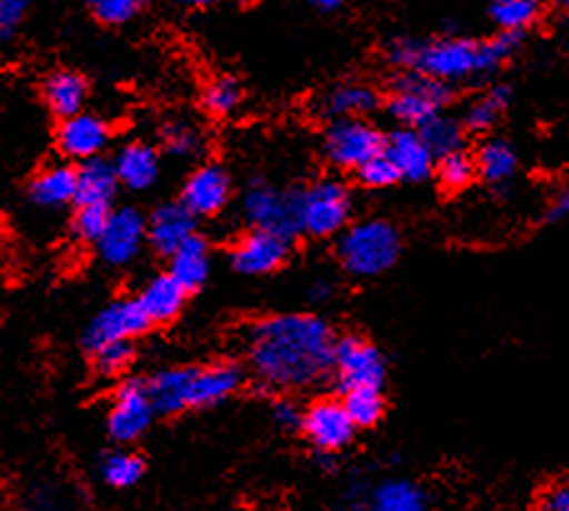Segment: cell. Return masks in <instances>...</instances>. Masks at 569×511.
<instances>
[{"label":"cell","instance_id":"cell-1","mask_svg":"<svg viewBox=\"0 0 569 511\" xmlns=\"http://www.w3.org/2000/svg\"><path fill=\"white\" fill-rule=\"evenodd\" d=\"M333 333L327 321L307 313H287L253 323L249 359L261 381L279 389H303L331 369Z\"/></svg>","mask_w":569,"mask_h":511},{"label":"cell","instance_id":"cell-2","mask_svg":"<svg viewBox=\"0 0 569 511\" xmlns=\"http://www.w3.org/2000/svg\"><path fill=\"white\" fill-rule=\"evenodd\" d=\"M399 233L387 221H365L351 226L339 241V259L355 277H379L399 259Z\"/></svg>","mask_w":569,"mask_h":511},{"label":"cell","instance_id":"cell-3","mask_svg":"<svg viewBox=\"0 0 569 511\" xmlns=\"http://www.w3.org/2000/svg\"><path fill=\"white\" fill-rule=\"evenodd\" d=\"M449 86L437 78L419 71L401 73L395 81V96L389 101V111L397 121L407 126H421L431 116L441 111L449 101Z\"/></svg>","mask_w":569,"mask_h":511},{"label":"cell","instance_id":"cell-4","mask_svg":"<svg viewBox=\"0 0 569 511\" xmlns=\"http://www.w3.org/2000/svg\"><path fill=\"white\" fill-rule=\"evenodd\" d=\"M349 193L337 181H321L301 193V231L311 236H333L349 221Z\"/></svg>","mask_w":569,"mask_h":511},{"label":"cell","instance_id":"cell-5","mask_svg":"<svg viewBox=\"0 0 569 511\" xmlns=\"http://www.w3.org/2000/svg\"><path fill=\"white\" fill-rule=\"evenodd\" d=\"M331 367L339 373V383L349 389L375 387L381 389L387 377L385 357L371 347L369 341L359 337H345L333 341Z\"/></svg>","mask_w":569,"mask_h":511},{"label":"cell","instance_id":"cell-6","mask_svg":"<svg viewBox=\"0 0 569 511\" xmlns=\"http://www.w3.org/2000/svg\"><path fill=\"white\" fill-rule=\"evenodd\" d=\"M415 71L437 78V81H459L477 73V43L465 38H441V41L419 43Z\"/></svg>","mask_w":569,"mask_h":511},{"label":"cell","instance_id":"cell-7","mask_svg":"<svg viewBox=\"0 0 569 511\" xmlns=\"http://www.w3.org/2000/svg\"><path fill=\"white\" fill-rule=\"evenodd\" d=\"M243 209L253 226L269 229L283 239L301 231V193H279L271 186H253Z\"/></svg>","mask_w":569,"mask_h":511},{"label":"cell","instance_id":"cell-8","mask_svg":"<svg viewBox=\"0 0 569 511\" xmlns=\"http://www.w3.org/2000/svg\"><path fill=\"white\" fill-rule=\"evenodd\" d=\"M385 151V136L359 118H339L327 133V156L341 169H359Z\"/></svg>","mask_w":569,"mask_h":511},{"label":"cell","instance_id":"cell-9","mask_svg":"<svg viewBox=\"0 0 569 511\" xmlns=\"http://www.w3.org/2000/svg\"><path fill=\"white\" fill-rule=\"evenodd\" d=\"M146 241V219L136 209H119L108 213V221L98 236V253L111 267H126L141 253Z\"/></svg>","mask_w":569,"mask_h":511},{"label":"cell","instance_id":"cell-10","mask_svg":"<svg viewBox=\"0 0 569 511\" xmlns=\"http://www.w3.org/2000/svg\"><path fill=\"white\" fill-rule=\"evenodd\" d=\"M153 414L156 411L146 383L126 381L116 394L111 414H108V434L121 444H131L151 427Z\"/></svg>","mask_w":569,"mask_h":511},{"label":"cell","instance_id":"cell-11","mask_svg":"<svg viewBox=\"0 0 569 511\" xmlns=\"http://www.w3.org/2000/svg\"><path fill=\"white\" fill-rule=\"evenodd\" d=\"M151 327V319L146 317L139 299H121L108 303V307L98 313L88 327L83 343L86 349H98L101 343L119 341V339H133Z\"/></svg>","mask_w":569,"mask_h":511},{"label":"cell","instance_id":"cell-12","mask_svg":"<svg viewBox=\"0 0 569 511\" xmlns=\"http://www.w3.org/2000/svg\"><path fill=\"white\" fill-rule=\"evenodd\" d=\"M289 255V239L269 229H257L233 246L231 263L239 273L247 277H263L283 267Z\"/></svg>","mask_w":569,"mask_h":511},{"label":"cell","instance_id":"cell-13","mask_svg":"<svg viewBox=\"0 0 569 511\" xmlns=\"http://www.w3.org/2000/svg\"><path fill=\"white\" fill-rule=\"evenodd\" d=\"M301 429L313 441V447L323 451L345 449L355 437V424L339 401H317L301 419Z\"/></svg>","mask_w":569,"mask_h":511},{"label":"cell","instance_id":"cell-14","mask_svg":"<svg viewBox=\"0 0 569 511\" xmlns=\"http://www.w3.org/2000/svg\"><path fill=\"white\" fill-rule=\"evenodd\" d=\"M111 131L108 123L101 121L98 116L91 113H76L63 118L61 128H58V149H61L68 159H93L101 156V151L108 146Z\"/></svg>","mask_w":569,"mask_h":511},{"label":"cell","instance_id":"cell-15","mask_svg":"<svg viewBox=\"0 0 569 511\" xmlns=\"http://www.w3.org/2000/svg\"><path fill=\"white\" fill-rule=\"evenodd\" d=\"M231 193V181L221 166H203L183 186V206L193 216L219 213Z\"/></svg>","mask_w":569,"mask_h":511},{"label":"cell","instance_id":"cell-16","mask_svg":"<svg viewBox=\"0 0 569 511\" xmlns=\"http://www.w3.org/2000/svg\"><path fill=\"white\" fill-rule=\"evenodd\" d=\"M196 229V216L183 203H166L146 221V239L163 255H171Z\"/></svg>","mask_w":569,"mask_h":511},{"label":"cell","instance_id":"cell-17","mask_svg":"<svg viewBox=\"0 0 569 511\" xmlns=\"http://www.w3.org/2000/svg\"><path fill=\"white\" fill-rule=\"evenodd\" d=\"M241 369L233 363H216L209 369H191L189 409L219 404L241 387Z\"/></svg>","mask_w":569,"mask_h":511},{"label":"cell","instance_id":"cell-18","mask_svg":"<svg viewBox=\"0 0 569 511\" xmlns=\"http://www.w3.org/2000/svg\"><path fill=\"white\" fill-rule=\"evenodd\" d=\"M385 153L389 156V161L397 166L399 179H409V181H425L427 176L435 169V156L429 153V149L421 141V136L417 131H397L389 141H385Z\"/></svg>","mask_w":569,"mask_h":511},{"label":"cell","instance_id":"cell-19","mask_svg":"<svg viewBox=\"0 0 569 511\" xmlns=\"http://www.w3.org/2000/svg\"><path fill=\"white\" fill-rule=\"evenodd\" d=\"M119 189V176H116L113 163L103 161L101 156H93V159H86L81 169L76 171V203H96V206H108Z\"/></svg>","mask_w":569,"mask_h":511},{"label":"cell","instance_id":"cell-20","mask_svg":"<svg viewBox=\"0 0 569 511\" xmlns=\"http://www.w3.org/2000/svg\"><path fill=\"white\" fill-rule=\"evenodd\" d=\"M171 277L181 283L186 291H196L209 279V246L201 236L191 233L179 249L171 253Z\"/></svg>","mask_w":569,"mask_h":511},{"label":"cell","instance_id":"cell-21","mask_svg":"<svg viewBox=\"0 0 569 511\" xmlns=\"http://www.w3.org/2000/svg\"><path fill=\"white\" fill-rule=\"evenodd\" d=\"M186 293L189 291H186L171 273H166V277H156L149 287L143 289L139 303L146 311V317L151 319V323H166L179 317L186 303Z\"/></svg>","mask_w":569,"mask_h":511},{"label":"cell","instance_id":"cell-22","mask_svg":"<svg viewBox=\"0 0 569 511\" xmlns=\"http://www.w3.org/2000/svg\"><path fill=\"white\" fill-rule=\"evenodd\" d=\"M119 183L129 186L133 191H143L156 181L159 176V156L146 143H131L119 153L113 163Z\"/></svg>","mask_w":569,"mask_h":511},{"label":"cell","instance_id":"cell-23","mask_svg":"<svg viewBox=\"0 0 569 511\" xmlns=\"http://www.w3.org/2000/svg\"><path fill=\"white\" fill-rule=\"evenodd\" d=\"M189 381L191 369H169L153 377L146 383L153 411H159V414H179V411L189 409Z\"/></svg>","mask_w":569,"mask_h":511},{"label":"cell","instance_id":"cell-24","mask_svg":"<svg viewBox=\"0 0 569 511\" xmlns=\"http://www.w3.org/2000/svg\"><path fill=\"white\" fill-rule=\"evenodd\" d=\"M43 96L48 108H51L58 118H68L83 111L88 83L83 76H78L73 71H58L46 81Z\"/></svg>","mask_w":569,"mask_h":511},{"label":"cell","instance_id":"cell-25","mask_svg":"<svg viewBox=\"0 0 569 511\" xmlns=\"http://www.w3.org/2000/svg\"><path fill=\"white\" fill-rule=\"evenodd\" d=\"M31 199L43 209H58L76 199V171L71 166H51L31 181Z\"/></svg>","mask_w":569,"mask_h":511},{"label":"cell","instance_id":"cell-26","mask_svg":"<svg viewBox=\"0 0 569 511\" xmlns=\"http://www.w3.org/2000/svg\"><path fill=\"white\" fill-rule=\"evenodd\" d=\"M379 96L375 88L361 83H347L333 88V91L321 101V113L329 118H357L375 111Z\"/></svg>","mask_w":569,"mask_h":511},{"label":"cell","instance_id":"cell-27","mask_svg":"<svg viewBox=\"0 0 569 511\" xmlns=\"http://www.w3.org/2000/svg\"><path fill=\"white\" fill-rule=\"evenodd\" d=\"M375 507L379 511H421L427 509V497L407 479H389L377 487Z\"/></svg>","mask_w":569,"mask_h":511},{"label":"cell","instance_id":"cell-28","mask_svg":"<svg viewBox=\"0 0 569 511\" xmlns=\"http://www.w3.org/2000/svg\"><path fill=\"white\" fill-rule=\"evenodd\" d=\"M419 136L429 149V153L439 156V159L451 151H462V143H465L462 126H459L457 121H451V118L439 116V113L431 116L429 121L419 126Z\"/></svg>","mask_w":569,"mask_h":511},{"label":"cell","instance_id":"cell-29","mask_svg":"<svg viewBox=\"0 0 569 511\" xmlns=\"http://www.w3.org/2000/svg\"><path fill=\"white\" fill-rule=\"evenodd\" d=\"M542 6L539 0H495L489 6V13H492V21L502 28V31H515L522 33L525 28L532 26Z\"/></svg>","mask_w":569,"mask_h":511},{"label":"cell","instance_id":"cell-30","mask_svg":"<svg viewBox=\"0 0 569 511\" xmlns=\"http://www.w3.org/2000/svg\"><path fill=\"white\" fill-rule=\"evenodd\" d=\"M345 409L355 427H375L381 414H385V399H381V391L375 387L349 389Z\"/></svg>","mask_w":569,"mask_h":511},{"label":"cell","instance_id":"cell-31","mask_svg":"<svg viewBox=\"0 0 569 511\" xmlns=\"http://www.w3.org/2000/svg\"><path fill=\"white\" fill-rule=\"evenodd\" d=\"M475 169H479L482 179L487 181H507L509 176L517 171V156L502 141H489L482 146V151L477 156Z\"/></svg>","mask_w":569,"mask_h":511},{"label":"cell","instance_id":"cell-32","mask_svg":"<svg viewBox=\"0 0 569 511\" xmlns=\"http://www.w3.org/2000/svg\"><path fill=\"white\" fill-rule=\"evenodd\" d=\"M146 464L141 457L126 454V451H116V454H108L101 464V477L108 487L116 489H129L136 481L143 477Z\"/></svg>","mask_w":569,"mask_h":511},{"label":"cell","instance_id":"cell-33","mask_svg":"<svg viewBox=\"0 0 569 511\" xmlns=\"http://www.w3.org/2000/svg\"><path fill=\"white\" fill-rule=\"evenodd\" d=\"M522 41V33L502 31L492 41L477 46V73H492L507 58H512Z\"/></svg>","mask_w":569,"mask_h":511},{"label":"cell","instance_id":"cell-34","mask_svg":"<svg viewBox=\"0 0 569 511\" xmlns=\"http://www.w3.org/2000/svg\"><path fill=\"white\" fill-rule=\"evenodd\" d=\"M241 103V86L237 78L221 76L209 83L203 91V108L213 116H229Z\"/></svg>","mask_w":569,"mask_h":511},{"label":"cell","instance_id":"cell-35","mask_svg":"<svg viewBox=\"0 0 569 511\" xmlns=\"http://www.w3.org/2000/svg\"><path fill=\"white\" fill-rule=\"evenodd\" d=\"M509 98H512V91H509L507 86H499L495 91H489L482 101H477L467 111V118H465L467 128H472V131H487V128H492L497 116L507 108Z\"/></svg>","mask_w":569,"mask_h":511},{"label":"cell","instance_id":"cell-36","mask_svg":"<svg viewBox=\"0 0 569 511\" xmlns=\"http://www.w3.org/2000/svg\"><path fill=\"white\" fill-rule=\"evenodd\" d=\"M131 361H133L131 339L108 341V343H101L98 349H93V363H96V369L103 373V377H116V373H123L131 367Z\"/></svg>","mask_w":569,"mask_h":511},{"label":"cell","instance_id":"cell-37","mask_svg":"<svg viewBox=\"0 0 569 511\" xmlns=\"http://www.w3.org/2000/svg\"><path fill=\"white\" fill-rule=\"evenodd\" d=\"M475 161L462 151H451L441 156L439 161V181L447 191H462L475 179Z\"/></svg>","mask_w":569,"mask_h":511},{"label":"cell","instance_id":"cell-38","mask_svg":"<svg viewBox=\"0 0 569 511\" xmlns=\"http://www.w3.org/2000/svg\"><path fill=\"white\" fill-rule=\"evenodd\" d=\"M88 8L101 23L123 26L139 16L143 0H88Z\"/></svg>","mask_w":569,"mask_h":511},{"label":"cell","instance_id":"cell-39","mask_svg":"<svg viewBox=\"0 0 569 511\" xmlns=\"http://www.w3.org/2000/svg\"><path fill=\"white\" fill-rule=\"evenodd\" d=\"M357 171H359V181L369 186V189H387V186L399 181L397 166L389 161V156L385 151L371 156V159L361 163Z\"/></svg>","mask_w":569,"mask_h":511},{"label":"cell","instance_id":"cell-40","mask_svg":"<svg viewBox=\"0 0 569 511\" xmlns=\"http://www.w3.org/2000/svg\"><path fill=\"white\" fill-rule=\"evenodd\" d=\"M108 206H96V203H86V206H78L76 211V219H73V231L78 239L83 241H98V236H101L103 226L108 221Z\"/></svg>","mask_w":569,"mask_h":511},{"label":"cell","instance_id":"cell-41","mask_svg":"<svg viewBox=\"0 0 569 511\" xmlns=\"http://www.w3.org/2000/svg\"><path fill=\"white\" fill-rule=\"evenodd\" d=\"M36 0H0V43L13 41Z\"/></svg>","mask_w":569,"mask_h":511},{"label":"cell","instance_id":"cell-42","mask_svg":"<svg viewBox=\"0 0 569 511\" xmlns=\"http://www.w3.org/2000/svg\"><path fill=\"white\" fill-rule=\"evenodd\" d=\"M166 146L176 156H191L201 149V136L191 126H171L166 131Z\"/></svg>","mask_w":569,"mask_h":511},{"label":"cell","instance_id":"cell-43","mask_svg":"<svg viewBox=\"0 0 569 511\" xmlns=\"http://www.w3.org/2000/svg\"><path fill=\"white\" fill-rule=\"evenodd\" d=\"M417 51H419V41H397L391 43L389 48V61L395 66H407L411 68L415 66V58H417Z\"/></svg>","mask_w":569,"mask_h":511},{"label":"cell","instance_id":"cell-44","mask_svg":"<svg viewBox=\"0 0 569 511\" xmlns=\"http://www.w3.org/2000/svg\"><path fill=\"white\" fill-rule=\"evenodd\" d=\"M273 417H277L279 427H283V429H299L301 419H303L299 407L291 404V401H279L277 411H273Z\"/></svg>","mask_w":569,"mask_h":511},{"label":"cell","instance_id":"cell-45","mask_svg":"<svg viewBox=\"0 0 569 511\" xmlns=\"http://www.w3.org/2000/svg\"><path fill=\"white\" fill-rule=\"evenodd\" d=\"M542 509L547 511H567L569 509V491L565 484L552 487L542 499Z\"/></svg>","mask_w":569,"mask_h":511},{"label":"cell","instance_id":"cell-46","mask_svg":"<svg viewBox=\"0 0 569 511\" xmlns=\"http://www.w3.org/2000/svg\"><path fill=\"white\" fill-rule=\"evenodd\" d=\"M567 211H569V193L559 191V196L552 201V209H549V221H562Z\"/></svg>","mask_w":569,"mask_h":511},{"label":"cell","instance_id":"cell-47","mask_svg":"<svg viewBox=\"0 0 569 511\" xmlns=\"http://www.w3.org/2000/svg\"><path fill=\"white\" fill-rule=\"evenodd\" d=\"M347 0H309V6H313L317 8V11H321V13H333V11H339L341 6H345Z\"/></svg>","mask_w":569,"mask_h":511},{"label":"cell","instance_id":"cell-48","mask_svg":"<svg viewBox=\"0 0 569 511\" xmlns=\"http://www.w3.org/2000/svg\"><path fill=\"white\" fill-rule=\"evenodd\" d=\"M183 3H189V6H196V8H206V6H211L213 0H183Z\"/></svg>","mask_w":569,"mask_h":511},{"label":"cell","instance_id":"cell-49","mask_svg":"<svg viewBox=\"0 0 569 511\" xmlns=\"http://www.w3.org/2000/svg\"><path fill=\"white\" fill-rule=\"evenodd\" d=\"M237 3H241V6H251V3H259V0H237Z\"/></svg>","mask_w":569,"mask_h":511},{"label":"cell","instance_id":"cell-50","mask_svg":"<svg viewBox=\"0 0 569 511\" xmlns=\"http://www.w3.org/2000/svg\"><path fill=\"white\" fill-rule=\"evenodd\" d=\"M555 3H557V6H567V0H555Z\"/></svg>","mask_w":569,"mask_h":511}]
</instances>
